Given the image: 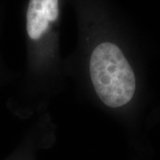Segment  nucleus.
<instances>
[{"mask_svg": "<svg viewBox=\"0 0 160 160\" xmlns=\"http://www.w3.org/2000/svg\"><path fill=\"white\" fill-rule=\"evenodd\" d=\"M78 40L64 72L81 101L119 126L130 148L149 142L146 118L153 100L149 49L134 24L111 0H67Z\"/></svg>", "mask_w": 160, "mask_h": 160, "instance_id": "f257e3e1", "label": "nucleus"}, {"mask_svg": "<svg viewBox=\"0 0 160 160\" xmlns=\"http://www.w3.org/2000/svg\"><path fill=\"white\" fill-rule=\"evenodd\" d=\"M67 0H28L24 20L29 60L26 112L45 113L68 86L61 52V26Z\"/></svg>", "mask_w": 160, "mask_h": 160, "instance_id": "f03ea898", "label": "nucleus"}, {"mask_svg": "<svg viewBox=\"0 0 160 160\" xmlns=\"http://www.w3.org/2000/svg\"><path fill=\"white\" fill-rule=\"evenodd\" d=\"M56 140L57 126L50 111H46L39 115V118L32 128L25 147L12 160H37L38 152L52 148Z\"/></svg>", "mask_w": 160, "mask_h": 160, "instance_id": "7ed1b4c3", "label": "nucleus"}, {"mask_svg": "<svg viewBox=\"0 0 160 160\" xmlns=\"http://www.w3.org/2000/svg\"><path fill=\"white\" fill-rule=\"evenodd\" d=\"M131 160H150L151 147L149 142L144 144L142 147L131 149Z\"/></svg>", "mask_w": 160, "mask_h": 160, "instance_id": "20e7f679", "label": "nucleus"}, {"mask_svg": "<svg viewBox=\"0 0 160 160\" xmlns=\"http://www.w3.org/2000/svg\"><path fill=\"white\" fill-rule=\"evenodd\" d=\"M160 124V106H155L149 111L146 118V128L154 127Z\"/></svg>", "mask_w": 160, "mask_h": 160, "instance_id": "39448f33", "label": "nucleus"}]
</instances>
